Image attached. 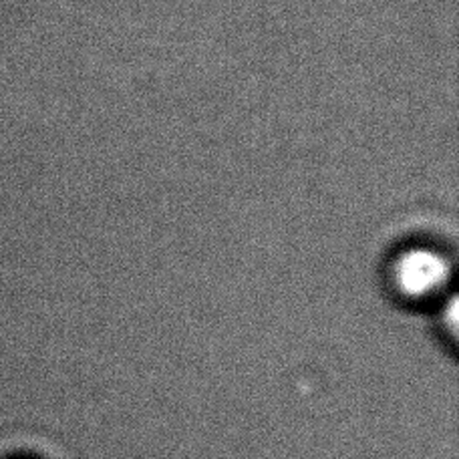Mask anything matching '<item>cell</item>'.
I'll use <instances>...</instances> for the list:
<instances>
[{
	"mask_svg": "<svg viewBox=\"0 0 459 459\" xmlns=\"http://www.w3.org/2000/svg\"><path fill=\"white\" fill-rule=\"evenodd\" d=\"M449 278V264L439 252L429 248L405 250L393 260L389 281L399 297L425 300L436 297Z\"/></svg>",
	"mask_w": 459,
	"mask_h": 459,
	"instance_id": "obj_1",
	"label": "cell"
}]
</instances>
